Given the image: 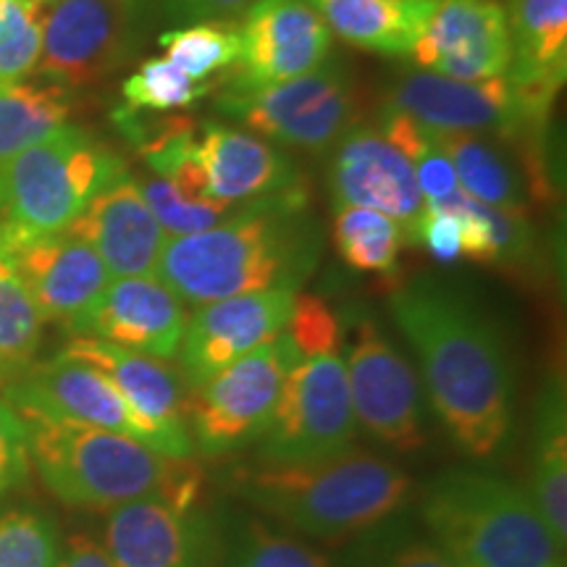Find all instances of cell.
<instances>
[{"label":"cell","instance_id":"21","mask_svg":"<svg viewBox=\"0 0 567 567\" xmlns=\"http://www.w3.org/2000/svg\"><path fill=\"white\" fill-rule=\"evenodd\" d=\"M184 302L161 279H111L101 302L74 337H92L126 350L172 360L187 329Z\"/></svg>","mask_w":567,"mask_h":567},{"label":"cell","instance_id":"26","mask_svg":"<svg viewBox=\"0 0 567 567\" xmlns=\"http://www.w3.org/2000/svg\"><path fill=\"white\" fill-rule=\"evenodd\" d=\"M538 513L559 547L567 544V402L565 384L551 375L538 396L534 417V460L530 488Z\"/></svg>","mask_w":567,"mask_h":567},{"label":"cell","instance_id":"1","mask_svg":"<svg viewBox=\"0 0 567 567\" xmlns=\"http://www.w3.org/2000/svg\"><path fill=\"white\" fill-rule=\"evenodd\" d=\"M394 323L413 344L439 421L465 455L492 457L513 423V371L494 323L434 279L389 295Z\"/></svg>","mask_w":567,"mask_h":567},{"label":"cell","instance_id":"23","mask_svg":"<svg viewBox=\"0 0 567 567\" xmlns=\"http://www.w3.org/2000/svg\"><path fill=\"white\" fill-rule=\"evenodd\" d=\"M195 163L203 200L245 205L300 187L287 155L266 140L221 124H205L197 132Z\"/></svg>","mask_w":567,"mask_h":567},{"label":"cell","instance_id":"31","mask_svg":"<svg viewBox=\"0 0 567 567\" xmlns=\"http://www.w3.org/2000/svg\"><path fill=\"white\" fill-rule=\"evenodd\" d=\"M158 42L174 66L200 82L216 71L231 69L239 55V30L226 21L176 27L172 32H163Z\"/></svg>","mask_w":567,"mask_h":567},{"label":"cell","instance_id":"7","mask_svg":"<svg viewBox=\"0 0 567 567\" xmlns=\"http://www.w3.org/2000/svg\"><path fill=\"white\" fill-rule=\"evenodd\" d=\"M384 109L405 113L410 122L431 132L496 134L526 147L530 193L538 200L551 195L538 145L551 118V103L536 101L505 76L486 82H457L446 76L410 74L389 92Z\"/></svg>","mask_w":567,"mask_h":567},{"label":"cell","instance_id":"14","mask_svg":"<svg viewBox=\"0 0 567 567\" xmlns=\"http://www.w3.org/2000/svg\"><path fill=\"white\" fill-rule=\"evenodd\" d=\"M105 551L116 567H224L221 536L197 505L161 496L109 513Z\"/></svg>","mask_w":567,"mask_h":567},{"label":"cell","instance_id":"41","mask_svg":"<svg viewBox=\"0 0 567 567\" xmlns=\"http://www.w3.org/2000/svg\"><path fill=\"white\" fill-rule=\"evenodd\" d=\"M255 0H193L187 21L189 24H197V21H226V24H231Z\"/></svg>","mask_w":567,"mask_h":567},{"label":"cell","instance_id":"12","mask_svg":"<svg viewBox=\"0 0 567 567\" xmlns=\"http://www.w3.org/2000/svg\"><path fill=\"white\" fill-rule=\"evenodd\" d=\"M331 38L308 0H255L224 90H258L308 74L329 59Z\"/></svg>","mask_w":567,"mask_h":567},{"label":"cell","instance_id":"37","mask_svg":"<svg viewBox=\"0 0 567 567\" xmlns=\"http://www.w3.org/2000/svg\"><path fill=\"white\" fill-rule=\"evenodd\" d=\"M297 358L300 354L316 352H339V323L334 313L326 308L323 300L318 297H297L292 318H289L287 329H284Z\"/></svg>","mask_w":567,"mask_h":567},{"label":"cell","instance_id":"44","mask_svg":"<svg viewBox=\"0 0 567 567\" xmlns=\"http://www.w3.org/2000/svg\"><path fill=\"white\" fill-rule=\"evenodd\" d=\"M124 3H126V6H130V9H132V11H137V6H140V3H145V0H124Z\"/></svg>","mask_w":567,"mask_h":567},{"label":"cell","instance_id":"10","mask_svg":"<svg viewBox=\"0 0 567 567\" xmlns=\"http://www.w3.org/2000/svg\"><path fill=\"white\" fill-rule=\"evenodd\" d=\"M292 360V342L281 331L195 386L189 402H184L195 450L218 457L264 436Z\"/></svg>","mask_w":567,"mask_h":567},{"label":"cell","instance_id":"8","mask_svg":"<svg viewBox=\"0 0 567 567\" xmlns=\"http://www.w3.org/2000/svg\"><path fill=\"white\" fill-rule=\"evenodd\" d=\"M218 109L250 130L310 153H329L360 118L350 69L326 59L295 80L258 90H224Z\"/></svg>","mask_w":567,"mask_h":567},{"label":"cell","instance_id":"28","mask_svg":"<svg viewBox=\"0 0 567 567\" xmlns=\"http://www.w3.org/2000/svg\"><path fill=\"white\" fill-rule=\"evenodd\" d=\"M71 95L53 82L0 84V163L66 126Z\"/></svg>","mask_w":567,"mask_h":567},{"label":"cell","instance_id":"43","mask_svg":"<svg viewBox=\"0 0 567 567\" xmlns=\"http://www.w3.org/2000/svg\"><path fill=\"white\" fill-rule=\"evenodd\" d=\"M166 3L168 19L174 21H187L189 9H193V0H163Z\"/></svg>","mask_w":567,"mask_h":567},{"label":"cell","instance_id":"9","mask_svg":"<svg viewBox=\"0 0 567 567\" xmlns=\"http://www.w3.org/2000/svg\"><path fill=\"white\" fill-rule=\"evenodd\" d=\"M354 434L358 421L342 354H295L271 423L260 436V463H313L347 450Z\"/></svg>","mask_w":567,"mask_h":567},{"label":"cell","instance_id":"6","mask_svg":"<svg viewBox=\"0 0 567 567\" xmlns=\"http://www.w3.org/2000/svg\"><path fill=\"white\" fill-rule=\"evenodd\" d=\"M124 174L116 153L69 124L0 163V255L66 231Z\"/></svg>","mask_w":567,"mask_h":567},{"label":"cell","instance_id":"5","mask_svg":"<svg viewBox=\"0 0 567 567\" xmlns=\"http://www.w3.org/2000/svg\"><path fill=\"white\" fill-rule=\"evenodd\" d=\"M423 517L455 567H565L534 496L507 478L442 473L425 488Z\"/></svg>","mask_w":567,"mask_h":567},{"label":"cell","instance_id":"24","mask_svg":"<svg viewBox=\"0 0 567 567\" xmlns=\"http://www.w3.org/2000/svg\"><path fill=\"white\" fill-rule=\"evenodd\" d=\"M513 63L507 80L555 105L567 76V0H509Z\"/></svg>","mask_w":567,"mask_h":567},{"label":"cell","instance_id":"39","mask_svg":"<svg viewBox=\"0 0 567 567\" xmlns=\"http://www.w3.org/2000/svg\"><path fill=\"white\" fill-rule=\"evenodd\" d=\"M415 243H423L439 264H455L463 258V226L455 213L442 208H425L417 224Z\"/></svg>","mask_w":567,"mask_h":567},{"label":"cell","instance_id":"19","mask_svg":"<svg viewBox=\"0 0 567 567\" xmlns=\"http://www.w3.org/2000/svg\"><path fill=\"white\" fill-rule=\"evenodd\" d=\"M0 394L19 415L90 425L140 442V425L109 375L63 352L48 363L32 365L13 384L0 389Z\"/></svg>","mask_w":567,"mask_h":567},{"label":"cell","instance_id":"15","mask_svg":"<svg viewBox=\"0 0 567 567\" xmlns=\"http://www.w3.org/2000/svg\"><path fill=\"white\" fill-rule=\"evenodd\" d=\"M63 354L84 360L109 375L140 425L142 444L163 457L193 460L195 444L184 417L179 381L166 360L92 337H74Z\"/></svg>","mask_w":567,"mask_h":567},{"label":"cell","instance_id":"32","mask_svg":"<svg viewBox=\"0 0 567 567\" xmlns=\"http://www.w3.org/2000/svg\"><path fill=\"white\" fill-rule=\"evenodd\" d=\"M224 567H331V563L308 544L260 520H247L226 544Z\"/></svg>","mask_w":567,"mask_h":567},{"label":"cell","instance_id":"34","mask_svg":"<svg viewBox=\"0 0 567 567\" xmlns=\"http://www.w3.org/2000/svg\"><path fill=\"white\" fill-rule=\"evenodd\" d=\"M213 84L187 76L168 59H147L122 84V95L130 111H172L184 109L208 95Z\"/></svg>","mask_w":567,"mask_h":567},{"label":"cell","instance_id":"40","mask_svg":"<svg viewBox=\"0 0 567 567\" xmlns=\"http://www.w3.org/2000/svg\"><path fill=\"white\" fill-rule=\"evenodd\" d=\"M55 567H116L109 557L103 544H97L90 536H74L69 538V547L59 557Z\"/></svg>","mask_w":567,"mask_h":567},{"label":"cell","instance_id":"29","mask_svg":"<svg viewBox=\"0 0 567 567\" xmlns=\"http://www.w3.org/2000/svg\"><path fill=\"white\" fill-rule=\"evenodd\" d=\"M42 318L9 260L0 255V389L34 365Z\"/></svg>","mask_w":567,"mask_h":567},{"label":"cell","instance_id":"20","mask_svg":"<svg viewBox=\"0 0 567 567\" xmlns=\"http://www.w3.org/2000/svg\"><path fill=\"white\" fill-rule=\"evenodd\" d=\"M413 55L417 66L446 80L505 76L513 63L507 11L496 0H436Z\"/></svg>","mask_w":567,"mask_h":567},{"label":"cell","instance_id":"18","mask_svg":"<svg viewBox=\"0 0 567 567\" xmlns=\"http://www.w3.org/2000/svg\"><path fill=\"white\" fill-rule=\"evenodd\" d=\"M30 292L42 323H59L76 334L113 276L95 247L69 229L32 239L3 252Z\"/></svg>","mask_w":567,"mask_h":567},{"label":"cell","instance_id":"13","mask_svg":"<svg viewBox=\"0 0 567 567\" xmlns=\"http://www.w3.org/2000/svg\"><path fill=\"white\" fill-rule=\"evenodd\" d=\"M132 17L124 0H48L38 71L66 90L101 82L126 59Z\"/></svg>","mask_w":567,"mask_h":567},{"label":"cell","instance_id":"25","mask_svg":"<svg viewBox=\"0 0 567 567\" xmlns=\"http://www.w3.org/2000/svg\"><path fill=\"white\" fill-rule=\"evenodd\" d=\"M331 34L360 51L410 55L436 0H308Z\"/></svg>","mask_w":567,"mask_h":567},{"label":"cell","instance_id":"33","mask_svg":"<svg viewBox=\"0 0 567 567\" xmlns=\"http://www.w3.org/2000/svg\"><path fill=\"white\" fill-rule=\"evenodd\" d=\"M45 0H0V84L21 82L38 69Z\"/></svg>","mask_w":567,"mask_h":567},{"label":"cell","instance_id":"27","mask_svg":"<svg viewBox=\"0 0 567 567\" xmlns=\"http://www.w3.org/2000/svg\"><path fill=\"white\" fill-rule=\"evenodd\" d=\"M425 134L450 158L460 189L465 195L488 205V208L528 216V193L523 187L520 174L494 145H488L478 134L465 132L425 130Z\"/></svg>","mask_w":567,"mask_h":567},{"label":"cell","instance_id":"17","mask_svg":"<svg viewBox=\"0 0 567 567\" xmlns=\"http://www.w3.org/2000/svg\"><path fill=\"white\" fill-rule=\"evenodd\" d=\"M295 302L292 289H266L200 305L187 321L176 352L189 389L279 337L292 318Z\"/></svg>","mask_w":567,"mask_h":567},{"label":"cell","instance_id":"2","mask_svg":"<svg viewBox=\"0 0 567 567\" xmlns=\"http://www.w3.org/2000/svg\"><path fill=\"white\" fill-rule=\"evenodd\" d=\"M321 250L323 234L305 208L302 187H295L245 203L205 231L166 237L155 279L197 308L266 289L300 292Z\"/></svg>","mask_w":567,"mask_h":567},{"label":"cell","instance_id":"45","mask_svg":"<svg viewBox=\"0 0 567 567\" xmlns=\"http://www.w3.org/2000/svg\"><path fill=\"white\" fill-rule=\"evenodd\" d=\"M45 3H48V0H45Z\"/></svg>","mask_w":567,"mask_h":567},{"label":"cell","instance_id":"4","mask_svg":"<svg viewBox=\"0 0 567 567\" xmlns=\"http://www.w3.org/2000/svg\"><path fill=\"white\" fill-rule=\"evenodd\" d=\"M231 484L266 515L326 542L365 534L400 513L413 492L402 467L352 444L313 463H260Z\"/></svg>","mask_w":567,"mask_h":567},{"label":"cell","instance_id":"11","mask_svg":"<svg viewBox=\"0 0 567 567\" xmlns=\"http://www.w3.org/2000/svg\"><path fill=\"white\" fill-rule=\"evenodd\" d=\"M347 384L354 421L368 434L396 452L421 450L425 444L421 384L371 318H363L354 329L347 352Z\"/></svg>","mask_w":567,"mask_h":567},{"label":"cell","instance_id":"16","mask_svg":"<svg viewBox=\"0 0 567 567\" xmlns=\"http://www.w3.org/2000/svg\"><path fill=\"white\" fill-rule=\"evenodd\" d=\"M334 147L329 168L334 210L371 208L384 213L400 226L408 245H415L425 200L413 163L371 124H354Z\"/></svg>","mask_w":567,"mask_h":567},{"label":"cell","instance_id":"38","mask_svg":"<svg viewBox=\"0 0 567 567\" xmlns=\"http://www.w3.org/2000/svg\"><path fill=\"white\" fill-rule=\"evenodd\" d=\"M30 465L27 425L9 402L0 400V499L24 484Z\"/></svg>","mask_w":567,"mask_h":567},{"label":"cell","instance_id":"42","mask_svg":"<svg viewBox=\"0 0 567 567\" xmlns=\"http://www.w3.org/2000/svg\"><path fill=\"white\" fill-rule=\"evenodd\" d=\"M386 567H455L436 544H413V547L396 551Z\"/></svg>","mask_w":567,"mask_h":567},{"label":"cell","instance_id":"35","mask_svg":"<svg viewBox=\"0 0 567 567\" xmlns=\"http://www.w3.org/2000/svg\"><path fill=\"white\" fill-rule=\"evenodd\" d=\"M61 557L59 530L34 509L0 515V567H55Z\"/></svg>","mask_w":567,"mask_h":567},{"label":"cell","instance_id":"36","mask_svg":"<svg viewBox=\"0 0 567 567\" xmlns=\"http://www.w3.org/2000/svg\"><path fill=\"white\" fill-rule=\"evenodd\" d=\"M142 197H145L147 208L158 218L163 231L168 237H184V234H197L210 229V226L221 224L226 216H231L239 205L213 203V200H187L174 189L172 182L161 179V176H147L137 182Z\"/></svg>","mask_w":567,"mask_h":567},{"label":"cell","instance_id":"3","mask_svg":"<svg viewBox=\"0 0 567 567\" xmlns=\"http://www.w3.org/2000/svg\"><path fill=\"white\" fill-rule=\"evenodd\" d=\"M30 460L48 492L76 509H111L161 496L172 505H197L200 471L193 460L163 457L137 439L90 425L21 415Z\"/></svg>","mask_w":567,"mask_h":567},{"label":"cell","instance_id":"30","mask_svg":"<svg viewBox=\"0 0 567 567\" xmlns=\"http://www.w3.org/2000/svg\"><path fill=\"white\" fill-rule=\"evenodd\" d=\"M405 245V234L384 213L371 208L337 210L334 247L352 271L392 274Z\"/></svg>","mask_w":567,"mask_h":567},{"label":"cell","instance_id":"22","mask_svg":"<svg viewBox=\"0 0 567 567\" xmlns=\"http://www.w3.org/2000/svg\"><path fill=\"white\" fill-rule=\"evenodd\" d=\"M71 234L95 247L113 279H151L168 234L147 208L130 172L103 187L74 224Z\"/></svg>","mask_w":567,"mask_h":567}]
</instances>
